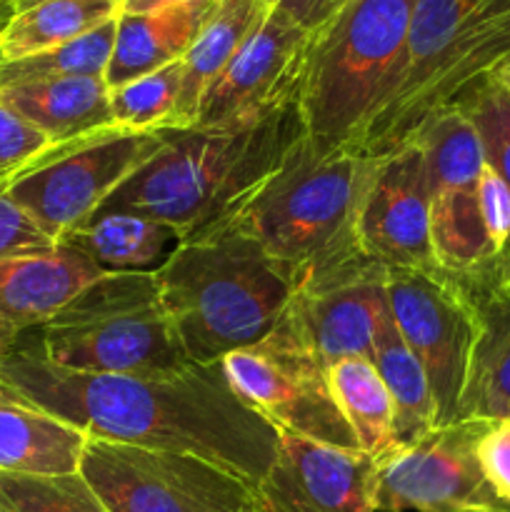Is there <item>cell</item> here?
I'll use <instances>...</instances> for the list:
<instances>
[{
  "label": "cell",
  "mask_w": 510,
  "mask_h": 512,
  "mask_svg": "<svg viewBox=\"0 0 510 512\" xmlns=\"http://www.w3.org/2000/svg\"><path fill=\"white\" fill-rule=\"evenodd\" d=\"M508 55L510 0H415L403 58L358 150L378 158L410 143Z\"/></svg>",
  "instance_id": "4"
},
{
  "label": "cell",
  "mask_w": 510,
  "mask_h": 512,
  "mask_svg": "<svg viewBox=\"0 0 510 512\" xmlns=\"http://www.w3.org/2000/svg\"><path fill=\"white\" fill-rule=\"evenodd\" d=\"M165 143V130L110 125L68 143L50 145L8 180V195L55 243L103 208L105 200L143 168Z\"/></svg>",
  "instance_id": "9"
},
{
  "label": "cell",
  "mask_w": 510,
  "mask_h": 512,
  "mask_svg": "<svg viewBox=\"0 0 510 512\" xmlns=\"http://www.w3.org/2000/svg\"><path fill=\"white\" fill-rule=\"evenodd\" d=\"M385 288L395 325L425 370L438 425L455 423L478 338V313L433 273L388 268Z\"/></svg>",
  "instance_id": "13"
},
{
  "label": "cell",
  "mask_w": 510,
  "mask_h": 512,
  "mask_svg": "<svg viewBox=\"0 0 510 512\" xmlns=\"http://www.w3.org/2000/svg\"><path fill=\"white\" fill-rule=\"evenodd\" d=\"M475 313L478 338L458 420L510 418V288L475 305Z\"/></svg>",
  "instance_id": "24"
},
{
  "label": "cell",
  "mask_w": 510,
  "mask_h": 512,
  "mask_svg": "<svg viewBox=\"0 0 510 512\" xmlns=\"http://www.w3.org/2000/svg\"><path fill=\"white\" fill-rule=\"evenodd\" d=\"M78 473L108 512H253V488L190 453L85 440Z\"/></svg>",
  "instance_id": "10"
},
{
  "label": "cell",
  "mask_w": 510,
  "mask_h": 512,
  "mask_svg": "<svg viewBox=\"0 0 510 512\" xmlns=\"http://www.w3.org/2000/svg\"><path fill=\"white\" fill-rule=\"evenodd\" d=\"M58 245L10 198L8 180H0V260L48 255Z\"/></svg>",
  "instance_id": "32"
},
{
  "label": "cell",
  "mask_w": 510,
  "mask_h": 512,
  "mask_svg": "<svg viewBox=\"0 0 510 512\" xmlns=\"http://www.w3.org/2000/svg\"><path fill=\"white\" fill-rule=\"evenodd\" d=\"M415 0H350L310 35L298 113L323 148L355 145L395 78Z\"/></svg>",
  "instance_id": "6"
},
{
  "label": "cell",
  "mask_w": 510,
  "mask_h": 512,
  "mask_svg": "<svg viewBox=\"0 0 510 512\" xmlns=\"http://www.w3.org/2000/svg\"><path fill=\"white\" fill-rule=\"evenodd\" d=\"M15 15V0H0V33Z\"/></svg>",
  "instance_id": "38"
},
{
  "label": "cell",
  "mask_w": 510,
  "mask_h": 512,
  "mask_svg": "<svg viewBox=\"0 0 510 512\" xmlns=\"http://www.w3.org/2000/svg\"><path fill=\"white\" fill-rule=\"evenodd\" d=\"M0 383L88 438L190 453L255 488L278 430L235 395L220 363L163 373H80L30 345L0 358Z\"/></svg>",
  "instance_id": "1"
},
{
  "label": "cell",
  "mask_w": 510,
  "mask_h": 512,
  "mask_svg": "<svg viewBox=\"0 0 510 512\" xmlns=\"http://www.w3.org/2000/svg\"><path fill=\"white\" fill-rule=\"evenodd\" d=\"M218 3L168 8L158 13H120L113 55L105 70L108 88L113 90L183 60Z\"/></svg>",
  "instance_id": "20"
},
{
  "label": "cell",
  "mask_w": 510,
  "mask_h": 512,
  "mask_svg": "<svg viewBox=\"0 0 510 512\" xmlns=\"http://www.w3.org/2000/svg\"><path fill=\"white\" fill-rule=\"evenodd\" d=\"M478 460L493 493L510 508V418L490 420L478 443Z\"/></svg>",
  "instance_id": "34"
},
{
  "label": "cell",
  "mask_w": 510,
  "mask_h": 512,
  "mask_svg": "<svg viewBox=\"0 0 510 512\" xmlns=\"http://www.w3.org/2000/svg\"><path fill=\"white\" fill-rule=\"evenodd\" d=\"M330 388L345 423L363 453L385 455L395 448L393 403L370 358H348L328 368Z\"/></svg>",
  "instance_id": "27"
},
{
  "label": "cell",
  "mask_w": 510,
  "mask_h": 512,
  "mask_svg": "<svg viewBox=\"0 0 510 512\" xmlns=\"http://www.w3.org/2000/svg\"><path fill=\"white\" fill-rule=\"evenodd\" d=\"M453 105H458L483 140L485 160L493 165L510 188V105L500 95V90L485 75L480 83L470 85Z\"/></svg>",
  "instance_id": "31"
},
{
  "label": "cell",
  "mask_w": 510,
  "mask_h": 512,
  "mask_svg": "<svg viewBox=\"0 0 510 512\" xmlns=\"http://www.w3.org/2000/svg\"><path fill=\"white\" fill-rule=\"evenodd\" d=\"M100 273L153 275L183 243L178 230L128 210H98L60 240Z\"/></svg>",
  "instance_id": "19"
},
{
  "label": "cell",
  "mask_w": 510,
  "mask_h": 512,
  "mask_svg": "<svg viewBox=\"0 0 510 512\" xmlns=\"http://www.w3.org/2000/svg\"><path fill=\"white\" fill-rule=\"evenodd\" d=\"M28 343L80 373H163L188 365L148 273H105L85 285Z\"/></svg>",
  "instance_id": "7"
},
{
  "label": "cell",
  "mask_w": 510,
  "mask_h": 512,
  "mask_svg": "<svg viewBox=\"0 0 510 512\" xmlns=\"http://www.w3.org/2000/svg\"><path fill=\"white\" fill-rule=\"evenodd\" d=\"M370 163L355 145L323 148L303 130L233 215L298 285L363 253L355 213Z\"/></svg>",
  "instance_id": "5"
},
{
  "label": "cell",
  "mask_w": 510,
  "mask_h": 512,
  "mask_svg": "<svg viewBox=\"0 0 510 512\" xmlns=\"http://www.w3.org/2000/svg\"><path fill=\"white\" fill-rule=\"evenodd\" d=\"M0 100L35 125L53 145L115 125L105 78H60L8 85L0 88Z\"/></svg>",
  "instance_id": "21"
},
{
  "label": "cell",
  "mask_w": 510,
  "mask_h": 512,
  "mask_svg": "<svg viewBox=\"0 0 510 512\" xmlns=\"http://www.w3.org/2000/svg\"><path fill=\"white\" fill-rule=\"evenodd\" d=\"M410 143L423 150L430 195V248L435 273L470 305L510 288V275L495 258L480 210L483 140L458 108L438 110Z\"/></svg>",
  "instance_id": "8"
},
{
  "label": "cell",
  "mask_w": 510,
  "mask_h": 512,
  "mask_svg": "<svg viewBox=\"0 0 510 512\" xmlns=\"http://www.w3.org/2000/svg\"><path fill=\"white\" fill-rule=\"evenodd\" d=\"M370 360L378 368L380 378L388 388L390 403H393L395 448L415 443L425 433H430L438 425L433 393H430L423 365L405 345L393 315L380 330Z\"/></svg>",
  "instance_id": "26"
},
{
  "label": "cell",
  "mask_w": 510,
  "mask_h": 512,
  "mask_svg": "<svg viewBox=\"0 0 510 512\" xmlns=\"http://www.w3.org/2000/svg\"><path fill=\"white\" fill-rule=\"evenodd\" d=\"M355 238L385 268L435 273L428 173L415 143L373 158L355 213Z\"/></svg>",
  "instance_id": "15"
},
{
  "label": "cell",
  "mask_w": 510,
  "mask_h": 512,
  "mask_svg": "<svg viewBox=\"0 0 510 512\" xmlns=\"http://www.w3.org/2000/svg\"><path fill=\"white\" fill-rule=\"evenodd\" d=\"M50 145L53 143L35 125L0 100V180L13 178Z\"/></svg>",
  "instance_id": "33"
},
{
  "label": "cell",
  "mask_w": 510,
  "mask_h": 512,
  "mask_svg": "<svg viewBox=\"0 0 510 512\" xmlns=\"http://www.w3.org/2000/svg\"><path fill=\"white\" fill-rule=\"evenodd\" d=\"M268 10L270 5L265 0H220L195 43L180 60L183 63V95H180L183 128L195 125L203 93L228 68L245 40L260 28Z\"/></svg>",
  "instance_id": "23"
},
{
  "label": "cell",
  "mask_w": 510,
  "mask_h": 512,
  "mask_svg": "<svg viewBox=\"0 0 510 512\" xmlns=\"http://www.w3.org/2000/svg\"><path fill=\"white\" fill-rule=\"evenodd\" d=\"M218 0H123L120 13H158L168 8H188V5H208Z\"/></svg>",
  "instance_id": "36"
},
{
  "label": "cell",
  "mask_w": 510,
  "mask_h": 512,
  "mask_svg": "<svg viewBox=\"0 0 510 512\" xmlns=\"http://www.w3.org/2000/svg\"><path fill=\"white\" fill-rule=\"evenodd\" d=\"M35 3H43V0H15V10H25V8H30V5H35ZM113 3L123 5V0H113Z\"/></svg>",
  "instance_id": "39"
},
{
  "label": "cell",
  "mask_w": 510,
  "mask_h": 512,
  "mask_svg": "<svg viewBox=\"0 0 510 512\" xmlns=\"http://www.w3.org/2000/svg\"><path fill=\"white\" fill-rule=\"evenodd\" d=\"M220 368L235 395L275 430L333 448L360 450L335 403L328 368L295 333L285 313L260 343L225 355Z\"/></svg>",
  "instance_id": "11"
},
{
  "label": "cell",
  "mask_w": 510,
  "mask_h": 512,
  "mask_svg": "<svg viewBox=\"0 0 510 512\" xmlns=\"http://www.w3.org/2000/svg\"><path fill=\"white\" fill-rule=\"evenodd\" d=\"M310 33L268 10L228 68L210 83L198 105V128L258 123L298 105Z\"/></svg>",
  "instance_id": "16"
},
{
  "label": "cell",
  "mask_w": 510,
  "mask_h": 512,
  "mask_svg": "<svg viewBox=\"0 0 510 512\" xmlns=\"http://www.w3.org/2000/svg\"><path fill=\"white\" fill-rule=\"evenodd\" d=\"M488 78H490V83L500 90V95L505 98V103L510 105V55L503 60V63L495 65V68L490 70Z\"/></svg>",
  "instance_id": "37"
},
{
  "label": "cell",
  "mask_w": 510,
  "mask_h": 512,
  "mask_svg": "<svg viewBox=\"0 0 510 512\" xmlns=\"http://www.w3.org/2000/svg\"><path fill=\"white\" fill-rule=\"evenodd\" d=\"M490 420L435 425L378 458L375 512H510L485 480L478 443Z\"/></svg>",
  "instance_id": "12"
},
{
  "label": "cell",
  "mask_w": 510,
  "mask_h": 512,
  "mask_svg": "<svg viewBox=\"0 0 510 512\" xmlns=\"http://www.w3.org/2000/svg\"><path fill=\"white\" fill-rule=\"evenodd\" d=\"M253 512H255V508H253Z\"/></svg>",
  "instance_id": "41"
},
{
  "label": "cell",
  "mask_w": 510,
  "mask_h": 512,
  "mask_svg": "<svg viewBox=\"0 0 510 512\" xmlns=\"http://www.w3.org/2000/svg\"><path fill=\"white\" fill-rule=\"evenodd\" d=\"M0 512H108L80 473L33 475L0 470Z\"/></svg>",
  "instance_id": "30"
},
{
  "label": "cell",
  "mask_w": 510,
  "mask_h": 512,
  "mask_svg": "<svg viewBox=\"0 0 510 512\" xmlns=\"http://www.w3.org/2000/svg\"><path fill=\"white\" fill-rule=\"evenodd\" d=\"M385 278V265L358 253L295 285L285 318L325 368L373 358L375 340L393 315Z\"/></svg>",
  "instance_id": "14"
},
{
  "label": "cell",
  "mask_w": 510,
  "mask_h": 512,
  "mask_svg": "<svg viewBox=\"0 0 510 512\" xmlns=\"http://www.w3.org/2000/svg\"><path fill=\"white\" fill-rule=\"evenodd\" d=\"M298 105L258 123L170 128L165 143L100 210L160 220L180 238L230 218L303 133Z\"/></svg>",
  "instance_id": "3"
},
{
  "label": "cell",
  "mask_w": 510,
  "mask_h": 512,
  "mask_svg": "<svg viewBox=\"0 0 510 512\" xmlns=\"http://www.w3.org/2000/svg\"><path fill=\"white\" fill-rule=\"evenodd\" d=\"M265 3H268V5H270V3H273V0H265Z\"/></svg>",
  "instance_id": "40"
},
{
  "label": "cell",
  "mask_w": 510,
  "mask_h": 512,
  "mask_svg": "<svg viewBox=\"0 0 510 512\" xmlns=\"http://www.w3.org/2000/svg\"><path fill=\"white\" fill-rule=\"evenodd\" d=\"M115 30H118V18L53 50L15 60V63H3L0 65V88L35 83V80L105 78L110 55H113Z\"/></svg>",
  "instance_id": "28"
},
{
  "label": "cell",
  "mask_w": 510,
  "mask_h": 512,
  "mask_svg": "<svg viewBox=\"0 0 510 512\" xmlns=\"http://www.w3.org/2000/svg\"><path fill=\"white\" fill-rule=\"evenodd\" d=\"M378 458L278 430V450L253 488L255 512H375Z\"/></svg>",
  "instance_id": "17"
},
{
  "label": "cell",
  "mask_w": 510,
  "mask_h": 512,
  "mask_svg": "<svg viewBox=\"0 0 510 512\" xmlns=\"http://www.w3.org/2000/svg\"><path fill=\"white\" fill-rule=\"evenodd\" d=\"M100 275L105 273L63 243L48 255L0 260V358Z\"/></svg>",
  "instance_id": "18"
},
{
  "label": "cell",
  "mask_w": 510,
  "mask_h": 512,
  "mask_svg": "<svg viewBox=\"0 0 510 512\" xmlns=\"http://www.w3.org/2000/svg\"><path fill=\"white\" fill-rule=\"evenodd\" d=\"M350 0H273L270 10L280 18L293 23L295 28L313 35L323 25H328Z\"/></svg>",
  "instance_id": "35"
},
{
  "label": "cell",
  "mask_w": 510,
  "mask_h": 512,
  "mask_svg": "<svg viewBox=\"0 0 510 512\" xmlns=\"http://www.w3.org/2000/svg\"><path fill=\"white\" fill-rule=\"evenodd\" d=\"M185 360L215 365L278 325L295 278L235 215L190 235L153 273Z\"/></svg>",
  "instance_id": "2"
},
{
  "label": "cell",
  "mask_w": 510,
  "mask_h": 512,
  "mask_svg": "<svg viewBox=\"0 0 510 512\" xmlns=\"http://www.w3.org/2000/svg\"><path fill=\"white\" fill-rule=\"evenodd\" d=\"M85 440L80 430L25 403L0 383V470L5 473H78Z\"/></svg>",
  "instance_id": "22"
},
{
  "label": "cell",
  "mask_w": 510,
  "mask_h": 512,
  "mask_svg": "<svg viewBox=\"0 0 510 512\" xmlns=\"http://www.w3.org/2000/svg\"><path fill=\"white\" fill-rule=\"evenodd\" d=\"M118 15L120 5L113 0H43L15 10L0 33V65L70 43Z\"/></svg>",
  "instance_id": "25"
},
{
  "label": "cell",
  "mask_w": 510,
  "mask_h": 512,
  "mask_svg": "<svg viewBox=\"0 0 510 512\" xmlns=\"http://www.w3.org/2000/svg\"><path fill=\"white\" fill-rule=\"evenodd\" d=\"M180 95H183V63L178 60L110 90L113 123L128 130L183 128Z\"/></svg>",
  "instance_id": "29"
}]
</instances>
